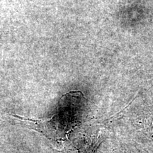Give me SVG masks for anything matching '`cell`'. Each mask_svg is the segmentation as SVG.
<instances>
[{"label": "cell", "instance_id": "6da1fadb", "mask_svg": "<svg viewBox=\"0 0 153 153\" xmlns=\"http://www.w3.org/2000/svg\"><path fill=\"white\" fill-rule=\"evenodd\" d=\"M84 96L82 92L70 91L65 94L58 102L57 112L48 120H29L38 131L45 135H54L62 139L79 124V100Z\"/></svg>", "mask_w": 153, "mask_h": 153}]
</instances>
